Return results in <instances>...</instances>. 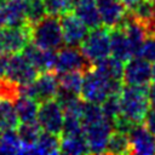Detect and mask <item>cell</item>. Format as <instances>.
I'll use <instances>...</instances> for the list:
<instances>
[{"mask_svg":"<svg viewBox=\"0 0 155 155\" xmlns=\"http://www.w3.org/2000/svg\"><path fill=\"white\" fill-rule=\"evenodd\" d=\"M120 116L132 124H142L147 110L149 109L148 86L122 85L119 92Z\"/></svg>","mask_w":155,"mask_h":155,"instance_id":"cell-1","label":"cell"},{"mask_svg":"<svg viewBox=\"0 0 155 155\" xmlns=\"http://www.w3.org/2000/svg\"><path fill=\"white\" fill-rule=\"evenodd\" d=\"M121 81L109 80L99 71H97L93 65L84 73L82 85L80 90V98L85 102L101 104L110 93L120 92L122 87Z\"/></svg>","mask_w":155,"mask_h":155,"instance_id":"cell-2","label":"cell"},{"mask_svg":"<svg viewBox=\"0 0 155 155\" xmlns=\"http://www.w3.org/2000/svg\"><path fill=\"white\" fill-rule=\"evenodd\" d=\"M30 41L44 50H58L63 46V34L58 16L46 15L30 25Z\"/></svg>","mask_w":155,"mask_h":155,"instance_id":"cell-3","label":"cell"},{"mask_svg":"<svg viewBox=\"0 0 155 155\" xmlns=\"http://www.w3.org/2000/svg\"><path fill=\"white\" fill-rule=\"evenodd\" d=\"M59 88L58 74L54 70H46L38 74V76L28 85L19 86V94L28 96L41 103L53 99Z\"/></svg>","mask_w":155,"mask_h":155,"instance_id":"cell-4","label":"cell"},{"mask_svg":"<svg viewBox=\"0 0 155 155\" xmlns=\"http://www.w3.org/2000/svg\"><path fill=\"white\" fill-rule=\"evenodd\" d=\"M79 48L91 63L110 56L109 28L99 25L90 29L85 39L79 45Z\"/></svg>","mask_w":155,"mask_h":155,"instance_id":"cell-5","label":"cell"},{"mask_svg":"<svg viewBox=\"0 0 155 155\" xmlns=\"http://www.w3.org/2000/svg\"><path fill=\"white\" fill-rule=\"evenodd\" d=\"M30 42V25H4L0 27V54H15Z\"/></svg>","mask_w":155,"mask_h":155,"instance_id":"cell-6","label":"cell"},{"mask_svg":"<svg viewBox=\"0 0 155 155\" xmlns=\"http://www.w3.org/2000/svg\"><path fill=\"white\" fill-rule=\"evenodd\" d=\"M63 109L61 103L53 98L39 103L36 121L42 131L61 136L63 127Z\"/></svg>","mask_w":155,"mask_h":155,"instance_id":"cell-7","label":"cell"},{"mask_svg":"<svg viewBox=\"0 0 155 155\" xmlns=\"http://www.w3.org/2000/svg\"><path fill=\"white\" fill-rule=\"evenodd\" d=\"M39 71L23 57V54H8L6 61L5 79L15 82L18 86H24L34 81Z\"/></svg>","mask_w":155,"mask_h":155,"instance_id":"cell-8","label":"cell"},{"mask_svg":"<svg viewBox=\"0 0 155 155\" xmlns=\"http://www.w3.org/2000/svg\"><path fill=\"white\" fill-rule=\"evenodd\" d=\"M93 63H91L81 52V50L78 46H68L61 47L57 50V58H56V65L54 70L57 74L65 73V71H73V70H80L85 73L92 67Z\"/></svg>","mask_w":155,"mask_h":155,"instance_id":"cell-9","label":"cell"},{"mask_svg":"<svg viewBox=\"0 0 155 155\" xmlns=\"http://www.w3.org/2000/svg\"><path fill=\"white\" fill-rule=\"evenodd\" d=\"M113 125L105 117L82 126V133L87 142L88 150L92 154H102L105 151V147L109 136L113 131Z\"/></svg>","mask_w":155,"mask_h":155,"instance_id":"cell-10","label":"cell"},{"mask_svg":"<svg viewBox=\"0 0 155 155\" xmlns=\"http://www.w3.org/2000/svg\"><path fill=\"white\" fill-rule=\"evenodd\" d=\"M151 81L150 62L142 56L131 57L124 65L122 84L130 86H149Z\"/></svg>","mask_w":155,"mask_h":155,"instance_id":"cell-11","label":"cell"},{"mask_svg":"<svg viewBox=\"0 0 155 155\" xmlns=\"http://www.w3.org/2000/svg\"><path fill=\"white\" fill-rule=\"evenodd\" d=\"M127 136L130 142V154H155V136L150 133L143 124H134L128 130Z\"/></svg>","mask_w":155,"mask_h":155,"instance_id":"cell-12","label":"cell"},{"mask_svg":"<svg viewBox=\"0 0 155 155\" xmlns=\"http://www.w3.org/2000/svg\"><path fill=\"white\" fill-rule=\"evenodd\" d=\"M59 22L62 27L63 41L68 46H78L85 39L88 33V28L74 15V12H67L59 16Z\"/></svg>","mask_w":155,"mask_h":155,"instance_id":"cell-13","label":"cell"},{"mask_svg":"<svg viewBox=\"0 0 155 155\" xmlns=\"http://www.w3.org/2000/svg\"><path fill=\"white\" fill-rule=\"evenodd\" d=\"M99 12L101 22L107 28L121 25L127 16V7L119 0H94Z\"/></svg>","mask_w":155,"mask_h":155,"instance_id":"cell-14","label":"cell"},{"mask_svg":"<svg viewBox=\"0 0 155 155\" xmlns=\"http://www.w3.org/2000/svg\"><path fill=\"white\" fill-rule=\"evenodd\" d=\"M21 53L39 73L46 70H54L57 50H44L38 47L33 42H29Z\"/></svg>","mask_w":155,"mask_h":155,"instance_id":"cell-15","label":"cell"},{"mask_svg":"<svg viewBox=\"0 0 155 155\" xmlns=\"http://www.w3.org/2000/svg\"><path fill=\"white\" fill-rule=\"evenodd\" d=\"M121 25L124 27V30H125L126 36H127L131 57L140 56L143 44H144V41L148 36L147 28L140 22L134 19L128 12H127V16H126V18H125V21Z\"/></svg>","mask_w":155,"mask_h":155,"instance_id":"cell-16","label":"cell"},{"mask_svg":"<svg viewBox=\"0 0 155 155\" xmlns=\"http://www.w3.org/2000/svg\"><path fill=\"white\" fill-rule=\"evenodd\" d=\"M28 0H5L0 4V27L25 24Z\"/></svg>","mask_w":155,"mask_h":155,"instance_id":"cell-17","label":"cell"},{"mask_svg":"<svg viewBox=\"0 0 155 155\" xmlns=\"http://www.w3.org/2000/svg\"><path fill=\"white\" fill-rule=\"evenodd\" d=\"M73 12L88 29L102 25L99 12L94 0H74Z\"/></svg>","mask_w":155,"mask_h":155,"instance_id":"cell-18","label":"cell"},{"mask_svg":"<svg viewBox=\"0 0 155 155\" xmlns=\"http://www.w3.org/2000/svg\"><path fill=\"white\" fill-rule=\"evenodd\" d=\"M109 40H110V54L113 57L120 59L124 63L131 58L127 36L122 25H117L109 29Z\"/></svg>","mask_w":155,"mask_h":155,"instance_id":"cell-19","label":"cell"},{"mask_svg":"<svg viewBox=\"0 0 155 155\" xmlns=\"http://www.w3.org/2000/svg\"><path fill=\"white\" fill-rule=\"evenodd\" d=\"M17 134L19 137V140L22 143V151L21 154H25L29 151V149L33 147V144L38 140L40 133L42 132L39 122L36 120L33 121H25L19 122L16 127Z\"/></svg>","mask_w":155,"mask_h":155,"instance_id":"cell-20","label":"cell"},{"mask_svg":"<svg viewBox=\"0 0 155 155\" xmlns=\"http://www.w3.org/2000/svg\"><path fill=\"white\" fill-rule=\"evenodd\" d=\"M93 68L99 71L102 75L108 78L109 80L114 81H121L122 82V74H124V62L115 57H105L99 61H96L93 64Z\"/></svg>","mask_w":155,"mask_h":155,"instance_id":"cell-21","label":"cell"},{"mask_svg":"<svg viewBox=\"0 0 155 155\" xmlns=\"http://www.w3.org/2000/svg\"><path fill=\"white\" fill-rule=\"evenodd\" d=\"M88 145L84 137V133L62 136L59 137V154H88Z\"/></svg>","mask_w":155,"mask_h":155,"instance_id":"cell-22","label":"cell"},{"mask_svg":"<svg viewBox=\"0 0 155 155\" xmlns=\"http://www.w3.org/2000/svg\"><path fill=\"white\" fill-rule=\"evenodd\" d=\"M13 101L11 97L0 94V131L16 128L19 124Z\"/></svg>","mask_w":155,"mask_h":155,"instance_id":"cell-23","label":"cell"},{"mask_svg":"<svg viewBox=\"0 0 155 155\" xmlns=\"http://www.w3.org/2000/svg\"><path fill=\"white\" fill-rule=\"evenodd\" d=\"M15 109L18 116L19 122H25V121H33L36 120V115H38V109H39V102H36L35 99L24 96V94H19L15 101Z\"/></svg>","mask_w":155,"mask_h":155,"instance_id":"cell-24","label":"cell"},{"mask_svg":"<svg viewBox=\"0 0 155 155\" xmlns=\"http://www.w3.org/2000/svg\"><path fill=\"white\" fill-rule=\"evenodd\" d=\"M28 154H59V136L42 131Z\"/></svg>","mask_w":155,"mask_h":155,"instance_id":"cell-25","label":"cell"},{"mask_svg":"<svg viewBox=\"0 0 155 155\" xmlns=\"http://www.w3.org/2000/svg\"><path fill=\"white\" fill-rule=\"evenodd\" d=\"M105 154H130V142L128 136L126 132L113 130L107 147H105Z\"/></svg>","mask_w":155,"mask_h":155,"instance_id":"cell-26","label":"cell"},{"mask_svg":"<svg viewBox=\"0 0 155 155\" xmlns=\"http://www.w3.org/2000/svg\"><path fill=\"white\" fill-rule=\"evenodd\" d=\"M82 79H84V73L80 70L59 73L58 74L59 88L79 96L80 90H81V85H82Z\"/></svg>","mask_w":155,"mask_h":155,"instance_id":"cell-27","label":"cell"},{"mask_svg":"<svg viewBox=\"0 0 155 155\" xmlns=\"http://www.w3.org/2000/svg\"><path fill=\"white\" fill-rule=\"evenodd\" d=\"M22 143L17 134L16 128L0 131V153L5 154H21Z\"/></svg>","mask_w":155,"mask_h":155,"instance_id":"cell-28","label":"cell"},{"mask_svg":"<svg viewBox=\"0 0 155 155\" xmlns=\"http://www.w3.org/2000/svg\"><path fill=\"white\" fill-rule=\"evenodd\" d=\"M101 109L103 113V116L111 122H113L120 116V99H119V92L117 93H110L102 103H101Z\"/></svg>","mask_w":155,"mask_h":155,"instance_id":"cell-29","label":"cell"},{"mask_svg":"<svg viewBox=\"0 0 155 155\" xmlns=\"http://www.w3.org/2000/svg\"><path fill=\"white\" fill-rule=\"evenodd\" d=\"M47 15L44 0H28L27 5V16L25 21L29 25L35 24L38 21L44 18Z\"/></svg>","mask_w":155,"mask_h":155,"instance_id":"cell-30","label":"cell"},{"mask_svg":"<svg viewBox=\"0 0 155 155\" xmlns=\"http://www.w3.org/2000/svg\"><path fill=\"white\" fill-rule=\"evenodd\" d=\"M44 4L47 15L59 17L63 13L73 11L74 0H44Z\"/></svg>","mask_w":155,"mask_h":155,"instance_id":"cell-31","label":"cell"},{"mask_svg":"<svg viewBox=\"0 0 155 155\" xmlns=\"http://www.w3.org/2000/svg\"><path fill=\"white\" fill-rule=\"evenodd\" d=\"M143 58H145L149 62L155 63V35H148L142 48Z\"/></svg>","mask_w":155,"mask_h":155,"instance_id":"cell-32","label":"cell"},{"mask_svg":"<svg viewBox=\"0 0 155 155\" xmlns=\"http://www.w3.org/2000/svg\"><path fill=\"white\" fill-rule=\"evenodd\" d=\"M147 130L153 133L155 136V107H149V109L147 110L145 115H144V119H143V122H142Z\"/></svg>","mask_w":155,"mask_h":155,"instance_id":"cell-33","label":"cell"},{"mask_svg":"<svg viewBox=\"0 0 155 155\" xmlns=\"http://www.w3.org/2000/svg\"><path fill=\"white\" fill-rule=\"evenodd\" d=\"M6 61H7V54H0V82L2 79H5Z\"/></svg>","mask_w":155,"mask_h":155,"instance_id":"cell-34","label":"cell"},{"mask_svg":"<svg viewBox=\"0 0 155 155\" xmlns=\"http://www.w3.org/2000/svg\"><path fill=\"white\" fill-rule=\"evenodd\" d=\"M148 98L151 107H155V81L150 86H148Z\"/></svg>","mask_w":155,"mask_h":155,"instance_id":"cell-35","label":"cell"},{"mask_svg":"<svg viewBox=\"0 0 155 155\" xmlns=\"http://www.w3.org/2000/svg\"><path fill=\"white\" fill-rule=\"evenodd\" d=\"M119 1H120V2H122L127 8H130V7H131V6H132L137 0H119Z\"/></svg>","mask_w":155,"mask_h":155,"instance_id":"cell-36","label":"cell"},{"mask_svg":"<svg viewBox=\"0 0 155 155\" xmlns=\"http://www.w3.org/2000/svg\"><path fill=\"white\" fill-rule=\"evenodd\" d=\"M149 35H155V21H154L153 25H151L150 29H149Z\"/></svg>","mask_w":155,"mask_h":155,"instance_id":"cell-37","label":"cell"},{"mask_svg":"<svg viewBox=\"0 0 155 155\" xmlns=\"http://www.w3.org/2000/svg\"><path fill=\"white\" fill-rule=\"evenodd\" d=\"M151 80L155 81V63L151 65Z\"/></svg>","mask_w":155,"mask_h":155,"instance_id":"cell-38","label":"cell"}]
</instances>
